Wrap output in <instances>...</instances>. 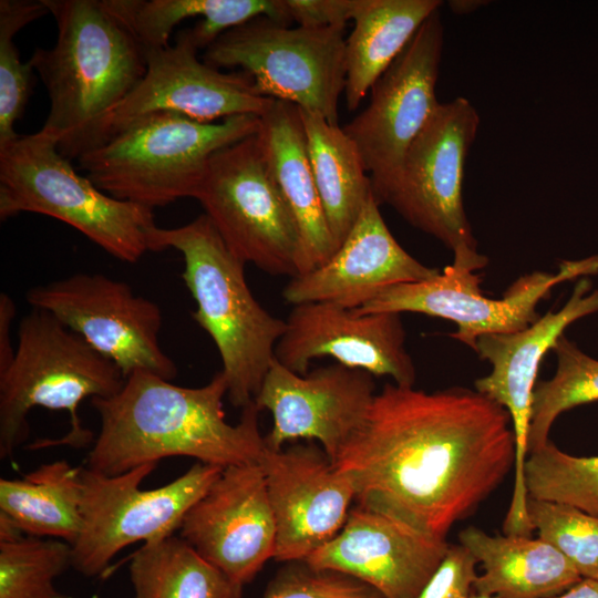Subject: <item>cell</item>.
Returning a JSON list of instances; mask_svg holds the SVG:
<instances>
[{"label":"cell","mask_w":598,"mask_h":598,"mask_svg":"<svg viewBox=\"0 0 598 598\" xmlns=\"http://www.w3.org/2000/svg\"><path fill=\"white\" fill-rule=\"evenodd\" d=\"M291 22L302 27H346L358 0H285Z\"/></svg>","instance_id":"d590c367"},{"label":"cell","mask_w":598,"mask_h":598,"mask_svg":"<svg viewBox=\"0 0 598 598\" xmlns=\"http://www.w3.org/2000/svg\"><path fill=\"white\" fill-rule=\"evenodd\" d=\"M344 28H291L259 17L218 37L203 61L219 70L240 68L265 96L338 124L346 89Z\"/></svg>","instance_id":"30bf717a"},{"label":"cell","mask_w":598,"mask_h":598,"mask_svg":"<svg viewBox=\"0 0 598 598\" xmlns=\"http://www.w3.org/2000/svg\"><path fill=\"white\" fill-rule=\"evenodd\" d=\"M81 468L60 460L40 465L23 478H1L0 524L73 545L82 527Z\"/></svg>","instance_id":"484cf974"},{"label":"cell","mask_w":598,"mask_h":598,"mask_svg":"<svg viewBox=\"0 0 598 598\" xmlns=\"http://www.w3.org/2000/svg\"><path fill=\"white\" fill-rule=\"evenodd\" d=\"M49 13L42 0L0 1V147L19 134L16 122L22 116L32 86V66L22 63L14 43L27 24Z\"/></svg>","instance_id":"1f68e13d"},{"label":"cell","mask_w":598,"mask_h":598,"mask_svg":"<svg viewBox=\"0 0 598 598\" xmlns=\"http://www.w3.org/2000/svg\"><path fill=\"white\" fill-rule=\"evenodd\" d=\"M440 0H358L346 39V103L360 105L374 82L402 53Z\"/></svg>","instance_id":"d4e9b609"},{"label":"cell","mask_w":598,"mask_h":598,"mask_svg":"<svg viewBox=\"0 0 598 598\" xmlns=\"http://www.w3.org/2000/svg\"><path fill=\"white\" fill-rule=\"evenodd\" d=\"M133 598H241L243 585L204 559L181 536L136 550L128 567Z\"/></svg>","instance_id":"83f0119b"},{"label":"cell","mask_w":598,"mask_h":598,"mask_svg":"<svg viewBox=\"0 0 598 598\" xmlns=\"http://www.w3.org/2000/svg\"><path fill=\"white\" fill-rule=\"evenodd\" d=\"M470 598H499L497 596H487V595H481L473 591V594L470 596Z\"/></svg>","instance_id":"ab89813d"},{"label":"cell","mask_w":598,"mask_h":598,"mask_svg":"<svg viewBox=\"0 0 598 598\" xmlns=\"http://www.w3.org/2000/svg\"><path fill=\"white\" fill-rule=\"evenodd\" d=\"M198 51L188 29L179 31L172 45L145 49L144 76L99 122L83 153L154 113L214 123L238 115L260 117L267 112L275 99L261 94L249 74L210 66L197 58Z\"/></svg>","instance_id":"4fadbf2b"},{"label":"cell","mask_w":598,"mask_h":598,"mask_svg":"<svg viewBox=\"0 0 598 598\" xmlns=\"http://www.w3.org/2000/svg\"><path fill=\"white\" fill-rule=\"evenodd\" d=\"M72 567V546L0 525V598H65L54 579Z\"/></svg>","instance_id":"f1b7e54d"},{"label":"cell","mask_w":598,"mask_h":598,"mask_svg":"<svg viewBox=\"0 0 598 598\" xmlns=\"http://www.w3.org/2000/svg\"><path fill=\"white\" fill-rule=\"evenodd\" d=\"M155 467L156 463H146L112 476L81 468L82 527L71 545L72 567L78 573L96 577L126 546L173 535L223 471L196 463L166 485L141 489Z\"/></svg>","instance_id":"8fae6325"},{"label":"cell","mask_w":598,"mask_h":598,"mask_svg":"<svg viewBox=\"0 0 598 598\" xmlns=\"http://www.w3.org/2000/svg\"><path fill=\"white\" fill-rule=\"evenodd\" d=\"M443 43L437 10L374 82L368 106L342 127L359 150L375 198L393 182L410 145L441 103L435 87Z\"/></svg>","instance_id":"9a60e30c"},{"label":"cell","mask_w":598,"mask_h":598,"mask_svg":"<svg viewBox=\"0 0 598 598\" xmlns=\"http://www.w3.org/2000/svg\"><path fill=\"white\" fill-rule=\"evenodd\" d=\"M259 465L276 524L274 559L306 560L341 530L355 489L313 443L277 451L266 446Z\"/></svg>","instance_id":"d6986e66"},{"label":"cell","mask_w":598,"mask_h":598,"mask_svg":"<svg viewBox=\"0 0 598 598\" xmlns=\"http://www.w3.org/2000/svg\"><path fill=\"white\" fill-rule=\"evenodd\" d=\"M56 22L50 49L29 59L50 100L40 131L68 159L79 158L99 122L146 72L145 48L111 0H42Z\"/></svg>","instance_id":"3957f363"},{"label":"cell","mask_w":598,"mask_h":598,"mask_svg":"<svg viewBox=\"0 0 598 598\" xmlns=\"http://www.w3.org/2000/svg\"><path fill=\"white\" fill-rule=\"evenodd\" d=\"M482 565L473 591L499 598H551L582 579L554 546L538 538L489 535L477 527L458 534Z\"/></svg>","instance_id":"cb8c5ba5"},{"label":"cell","mask_w":598,"mask_h":598,"mask_svg":"<svg viewBox=\"0 0 598 598\" xmlns=\"http://www.w3.org/2000/svg\"><path fill=\"white\" fill-rule=\"evenodd\" d=\"M286 324L275 358L298 374L308 373L313 359L331 357L373 377L391 378L398 385L415 384L416 369L405 348L400 313L359 312L330 302H306L292 307Z\"/></svg>","instance_id":"e0dca14e"},{"label":"cell","mask_w":598,"mask_h":598,"mask_svg":"<svg viewBox=\"0 0 598 598\" xmlns=\"http://www.w3.org/2000/svg\"><path fill=\"white\" fill-rule=\"evenodd\" d=\"M538 537L554 546L582 578L598 580V517L575 507L528 498Z\"/></svg>","instance_id":"d6a6232c"},{"label":"cell","mask_w":598,"mask_h":598,"mask_svg":"<svg viewBox=\"0 0 598 598\" xmlns=\"http://www.w3.org/2000/svg\"><path fill=\"white\" fill-rule=\"evenodd\" d=\"M528 498L553 502L598 517V455L574 456L548 441L524 465Z\"/></svg>","instance_id":"4dcf8cb0"},{"label":"cell","mask_w":598,"mask_h":598,"mask_svg":"<svg viewBox=\"0 0 598 598\" xmlns=\"http://www.w3.org/2000/svg\"><path fill=\"white\" fill-rule=\"evenodd\" d=\"M257 137L271 172L298 225L303 256L300 272L327 262L337 250L316 186L299 107L275 100L260 116Z\"/></svg>","instance_id":"603a6c76"},{"label":"cell","mask_w":598,"mask_h":598,"mask_svg":"<svg viewBox=\"0 0 598 598\" xmlns=\"http://www.w3.org/2000/svg\"><path fill=\"white\" fill-rule=\"evenodd\" d=\"M598 274V254L564 260L558 271H533L519 277L499 299L483 295L481 277L452 264L436 276L383 289L359 312H416L453 321L451 338L475 350L480 337L515 332L534 323L536 307L556 285Z\"/></svg>","instance_id":"5bb4252c"},{"label":"cell","mask_w":598,"mask_h":598,"mask_svg":"<svg viewBox=\"0 0 598 598\" xmlns=\"http://www.w3.org/2000/svg\"><path fill=\"white\" fill-rule=\"evenodd\" d=\"M193 198L240 261L275 276L292 278L300 272L301 235L257 133L210 157Z\"/></svg>","instance_id":"9c48e42d"},{"label":"cell","mask_w":598,"mask_h":598,"mask_svg":"<svg viewBox=\"0 0 598 598\" xmlns=\"http://www.w3.org/2000/svg\"><path fill=\"white\" fill-rule=\"evenodd\" d=\"M508 412L476 390L384 384L333 464L357 503L445 539L514 468Z\"/></svg>","instance_id":"6da1fadb"},{"label":"cell","mask_w":598,"mask_h":598,"mask_svg":"<svg viewBox=\"0 0 598 598\" xmlns=\"http://www.w3.org/2000/svg\"><path fill=\"white\" fill-rule=\"evenodd\" d=\"M489 1L485 0H451L448 1L450 10L457 16H465L475 12L482 7H485Z\"/></svg>","instance_id":"f35d334b"},{"label":"cell","mask_w":598,"mask_h":598,"mask_svg":"<svg viewBox=\"0 0 598 598\" xmlns=\"http://www.w3.org/2000/svg\"><path fill=\"white\" fill-rule=\"evenodd\" d=\"M260 117L203 123L175 113L141 117L86 151L79 165L102 192L154 209L193 197L210 157L256 134Z\"/></svg>","instance_id":"8992f818"},{"label":"cell","mask_w":598,"mask_h":598,"mask_svg":"<svg viewBox=\"0 0 598 598\" xmlns=\"http://www.w3.org/2000/svg\"><path fill=\"white\" fill-rule=\"evenodd\" d=\"M478 126L480 115L467 99L440 103L393 182L375 198L441 241L453 252V266L473 272L488 264L463 205L464 167Z\"/></svg>","instance_id":"ba28073f"},{"label":"cell","mask_w":598,"mask_h":598,"mask_svg":"<svg viewBox=\"0 0 598 598\" xmlns=\"http://www.w3.org/2000/svg\"><path fill=\"white\" fill-rule=\"evenodd\" d=\"M374 394L373 375L367 371L333 363L298 374L274 358L254 403L272 415L267 448L316 440L334 462Z\"/></svg>","instance_id":"ac0fdd59"},{"label":"cell","mask_w":598,"mask_h":598,"mask_svg":"<svg viewBox=\"0 0 598 598\" xmlns=\"http://www.w3.org/2000/svg\"><path fill=\"white\" fill-rule=\"evenodd\" d=\"M476 558L463 545H450L430 580L415 598H470L477 577Z\"/></svg>","instance_id":"e575fe53"},{"label":"cell","mask_w":598,"mask_h":598,"mask_svg":"<svg viewBox=\"0 0 598 598\" xmlns=\"http://www.w3.org/2000/svg\"><path fill=\"white\" fill-rule=\"evenodd\" d=\"M551 350L557 360L556 371L549 380L535 385L528 453L549 441L551 425L563 412L598 401V360L582 352L565 334Z\"/></svg>","instance_id":"f546056e"},{"label":"cell","mask_w":598,"mask_h":598,"mask_svg":"<svg viewBox=\"0 0 598 598\" xmlns=\"http://www.w3.org/2000/svg\"><path fill=\"white\" fill-rule=\"evenodd\" d=\"M440 272L411 256L393 237L373 193L352 229L323 265L290 279L282 290L292 305L330 302L358 309L383 289Z\"/></svg>","instance_id":"7402d4cb"},{"label":"cell","mask_w":598,"mask_h":598,"mask_svg":"<svg viewBox=\"0 0 598 598\" xmlns=\"http://www.w3.org/2000/svg\"><path fill=\"white\" fill-rule=\"evenodd\" d=\"M14 316V301L8 293L2 292L0 295V372L4 371L11 364L16 354V349H13L10 337Z\"/></svg>","instance_id":"8d00e7d4"},{"label":"cell","mask_w":598,"mask_h":598,"mask_svg":"<svg viewBox=\"0 0 598 598\" xmlns=\"http://www.w3.org/2000/svg\"><path fill=\"white\" fill-rule=\"evenodd\" d=\"M20 213L61 220L125 262L135 264L152 251L153 209L99 189L42 131L19 134L0 147V219Z\"/></svg>","instance_id":"52a82bcc"},{"label":"cell","mask_w":598,"mask_h":598,"mask_svg":"<svg viewBox=\"0 0 598 598\" xmlns=\"http://www.w3.org/2000/svg\"><path fill=\"white\" fill-rule=\"evenodd\" d=\"M308 155L337 249L371 196V178L355 143L338 124L299 109Z\"/></svg>","instance_id":"4316f807"},{"label":"cell","mask_w":598,"mask_h":598,"mask_svg":"<svg viewBox=\"0 0 598 598\" xmlns=\"http://www.w3.org/2000/svg\"><path fill=\"white\" fill-rule=\"evenodd\" d=\"M551 598H598V580L582 578L566 591Z\"/></svg>","instance_id":"74e56055"},{"label":"cell","mask_w":598,"mask_h":598,"mask_svg":"<svg viewBox=\"0 0 598 598\" xmlns=\"http://www.w3.org/2000/svg\"><path fill=\"white\" fill-rule=\"evenodd\" d=\"M150 243L152 251L172 248L182 254V277L196 302L193 318L217 348L230 403L244 409L262 385L286 320L256 300L246 264L231 254L205 214L179 227L156 226Z\"/></svg>","instance_id":"277c9868"},{"label":"cell","mask_w":598,"mask_h":598,"mask_svg":"<svg viewBox=\"0 0 598 598\" xmlns=\"http://www.w3.org/2000/svg\"><path fill=\"white\" fill-rule=\"evenodd\" d=\"M125 380L118 367L80 334L50 312L32 309L19 323L13 361L0 372V458L11 456L27 440L28 414L35 406L68 412L71 429L60 439L35 441L28 448L87 446L93 433L81 424V402L113 396Z\"/></svg>","instance_id":"5b68a950"},{"label":"cell","mask_w":598,"mask_h":598,"mask_svg":"<svg viewBox=\"0 0 598 598\" xmlns=\"http://www.w3.org/2000/svg\"><path fill=\"white\" fill-rule=\"evenodd\" d=\"M32 309L50 312L115 363L127 378L145 371L166 380L177 374L159 344L162 312L132 287L102 274L76 272L25 295Z\"/></svg>","instance_id":"7c38bea8"},{"label":"cell","mask_w":598,"mask_h":598,"mask_svg":"<svg viewBox=\"0 0 598 598\" xmlns=\"http://www.w3.org/2000/svg\"><path fill=\"white\" fill-rule=\"evenodd\" d=\"M598 312V289L587 277L579 278L558 311H548L525 329L491 333L476 341L475 352L486 360L491 372L474 382L475 390L502 405L509 414L516 441L514 484L504 519V534L530 536L524 465L528 455L533 393L542 360L566 328L580 318Z\"/></svg>","instance_id":"2e32d148"},{"label":"cell","mask_w":598,"mask_h":598,"mask_svg":"<svg viewBox=\"0 0 598 598\" xmlns=\"http://www.w3.org/2000/svg\"><path fill=\"white\" fill-rule=\"evenodd\" d=\"M450 544L379 509L357 503L341 528L305 561L349 575L383 598H415Z\"/></svg>","instance_id":"44dd1931"},{"label":"cell","mask_w":598,"mask_h":598,"mask_svg":"<svg viewBox=\"0 0 598 598\" xmlns=\"http://www.w3.org/2000/svg\"><path fill=\"white\" fill-rule=\"evenodd\" d=\"M262 598H383L373 587L339 571L305 560L288 561L267 586Z\"/></svg>","instance_id":"836d02e7"},{"label":"cell","mask_w":598,"mask_h":598,"mask_svg":"<svg viewBox=\"0 0 598 598\" xmlns=\"http://www.w3.org/2000/svg\"><path fill=\"white\" fill-rule=\"evenodd\" d=\"M179 536L204 559L240 585L274 558L276 524L259 464L224 467L187 511Z\"/></svg>","instance_id":"ffe728a7"},{"label":"cell","mask_w":598,"mask_h":598,"mask_svg":"<svg viewBox=\"0 0 598 598\" xmlns=\"http://www.w3.org/2000/svg\"><path fill=\"white\" fill-rule=\"evenodd\" d=\"M226 394L221 371L197 388L133 372L115 395L91 399L101 429L86 467L112 476L169 456L223 468L259 464L266 450L258 427L260 411L252 402L243 409L240 421L230 424L223 408Z\"/></svg>","instance_id":"7a4b0ae2"}]
</instances>
